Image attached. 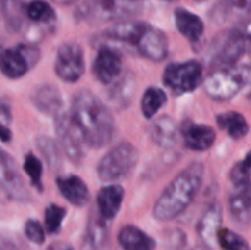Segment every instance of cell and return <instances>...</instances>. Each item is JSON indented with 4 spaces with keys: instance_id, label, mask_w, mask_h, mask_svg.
<instances>
[{
    "instance_id": "36",
    "label": "cell",
    "mask_w": 251,
    "mask_h": 250,
    "mask_svg": "<svg viewBox=\"0 0 251 250\" xmlns=\"http://www.w3.org/2000/svg\"><path fill=\"white\" fill-rule=\"evenodd\" d=\"M188 243L186 233L180 228H169L163 234V244L168 250H183Z\"/></svg>"
},
{
    "instance_id": "46",
    "label": "cell",
    "mask_w": 251,
    "mask_h": 250,
    "mask_svg": "<svg viewBox=\"0 0 251 250\" xmlns=\"http://www.w3.org/2000/svg\"><path fill=\"white\" fill-rule=\"evenodd\" d=\"M167 1H176V0H167Z\"/></svg>"
},
{
    "instance_id": "8",
    "label": "cell",
    "mask_w": 251,
    "mask_h": 250,
    "mask_svg": "<svg viewBox=\"0 0 251 250\" xmlns=\"http://www.w3.org/2000/svg\"><path fill=\"white\" fill-rule=\"evenodd\" d=\"M162 80L176 96L193 92L202 83V64L195 59L171 63L164 69Z\"/></svg>"
},
{
    "instance_id": "13",
    "label": "cell",
    "mask_w": 251,
    "mask_h": 250,
    "mask_svg": "<svg viewBox=\"0 0 251 250\" xmlns=\"http://www.w3.org/2000/svg\"><path fill=\"white\" fill-rule=\"evenodd\" d=\"M135 49L142 58L151 61H162L168 55V37L162 29L149 24Z\"/></svg>"
},
{
    "instance_id": "16",
    "label": "cell",
    "mask_w": 251,
    "mask_h": 250,
    "mask_svg": "<svg viewBox=\"0 0 251 250\" xmlns=\"http://www.w3.org/2000/svg\"><path fill=\"white\" fill-rule=\"evenodd\" d=\"M125 191L118 184L105 185L97 194V213L107 222L114 220L119 213Z\"/></svg>"
},
{
    "instance_id": "21",
    "label": "cell",
    "mask_w": 251,
    "mask_h": 250,
    "mask_svg": "<svg viewBox=\"0 0 251 250\" xmlns=\"http://www.w3.org/2000/svg\"><path fill=\"white\" fill-rule=\"evenodd\" d=\"M222 218V207L220 203H210L202 212L198 225H196V232H198L201 242L212 247L213 243L216 242V234L221 228Z\"/></svg>"
},
{
    "instance_id": "1",
    "label": "cell",
    "mask_w": 251,
    "mask_h": 250,
    "mask_svg": "<svg viewBox=\"0 0 251 250\" xmlns=\"http://www.w3.org/2000/svg\"><path fill=\"white\" fill-rule=\"evenodd\" d=\"M69 115L88 147L102 149L112 141L115 131L112 112L90 90L74 93Z\"/></svg>"
},
{
    "instance_id": "42",
    "label": "cell",
    "mask_w": 251,
    "mask_h": 250,
    "mask_svg": "<svg viewBox=\"0 0 251 250\" xmlns=\"http://www.w3.org/2000/svg\"><path fill=\"white\" fill-rule=\"evenodd\" d=\"M0 250H10L9 245H7V243L5 242V239L1 235H0Z\"/></svg>"
},
{
    "instance_id": "30",
    "label": "cell",
    "mask_w": 251,
    "mask_h": 250,
    "mask_svg": "<svg viewBox=\"0 0 251 250\" xmlns=\"http://www.w3.org/2000/svg\"><path fill=\"white\" fill-rule=\"evenodd\" d=\"M27 20L37 25L54 24L56 21V14L53 7L43 0H33L25 6Z\"/></svg>"
},
{
    "instance_id": "31",
    "label": "cell",
    "mask_w": 251,
    "mask_h": 250,
    "mask_svg": "<svg viewBox=\"0 0 251 250\" xmlns=\"http://www.w3.org/2000/svg\"><path fill=\"white\" fill-rule=\"evenodd\" d=\"M36 145L49 169L53 172L58 171L61 166V153L58 144L51 137L38 136L36 139Z\"/></svg>"
},
{
    "instance_id": "41",
    "label": "cell",
    "mask_w": 251,
    "mask_h": 250,
    "mask_svg": "<svg viewBox=\"0 0 251 250\" xmlns=\"http://www.w3.org/2000/svg\"><path fill=\"white\" fill-rule=\"evenodd\" d=\"M190 250H213V248L211 247V245L206 244V243L201 242V243H199V244H196L195 247L191 248Z\"/></svg>"
},
{
    "instance_id": "39",
    "label": "cell",
    "mask_w": 251,
    "mask_h": 250,
    "mask_svg": "<svg viewBox=\"0 0 251 250\" xmlns=\"http://www.w3.org/2000/svg\"><path fill=\"white\" fill-rule=\"evenodd\" d=\"M46 250H75V249H74L73 245H70L69 243L61 242V240H56V242H53L51 244H49Z\"/></svg>"
},
{
    "instance_id": "17",
    "label": "cell",
    "mask_w": 251,
    "mask_h": 250,
    "mask_svg": "<svg viewBox=\"0 0 251 250\" xmlns=\"http://www.w3.org/2000/svg\"><path fill=\"white\" fill-rule=\"evenodd\" d=\"M31 102L38 112L51 117H55L63 110L60 90L50 83H44L34 88L31 95Z\"/></svg>"
},
{
    "instance_id": "18",
    "label": "cell",
    "mask_w": 251,
    "mask_h": 250,
    "mask_svg": "<svg viewBox=\"0 0 251 250\" xmlns=\"http://www.w3.org/2000/svg\"><path fill=\"white\" fill-rule=\"evenodd\" d=\"M250 4L251 0H218L211 9L208 17L216 25H222L234 17L245 21L249 20Z\"/></svg>"
},
{
    "instance_id": "27",
    "label": "cell",
    "mask_w": 251,
    "mask_h": 250,
    "mask_svg": "<svg viewBox=\"0 0 251 250\" xmlns=\"http://www.w3.org/2000/svg\"><path fill=\"white\" fill-rule=\"evenodd\" d=\"M87 239L93 250H110L109 223L97 215H91L87 223Z\"/></svg>"
},
{
    "instance_id": "47",
    "label": "cell",
    "mask_w": 251,
    "mask_h": 250,
    "mask_svg": "<svg viewBox=\"0 0 251 250\" xmlns=\"http://www.w3.org/2000/svg\"><path fill=\"white\" fill-rule=\"evenodd\" d=\"M198 1H203V0H198Z\"/></svg>"
},
{
    "instance_id": "7",
    "label": "cell",
    "mask_w": 251,
    "mask_h": 250,
    "mask_svg": "<svg viewBox=\"0 0 251 250\" xmlns=\"http://www.w3.org/2000/svg\"><path fill=\"white\" fill-rule=\"evenodd\" d=\"M41 59V50L33 42L20 43L14 48L0 50V71L6 77L16 80L26 75Z\"/></svg>"
},
{
    "instance_id": "43",
    "label": "cell",
    "mask_w": 251,
    "mask_h": 250,
    "mask_svg": "<svg viewBox=\"0 0 251 250\" xmlns=\"http://www.w3.org/2000/svg\"><path fill=\"white\" fill-rule=\"evenodd\" d=\"M53 1L59 5H70L73 4V2H75L76 0H53Z\"/></svg>"
},
{
    "instance_id": "19",
    "label": "cell",
    "mask_w": 251,
    "mask_h": 250,
    "mask_svg": "<svg viewBox=\"0 0 251 250\" xmlns=\"http://www.w3.org/2000/svg\"><path fill=\"white\" fill-rule=\"evenodd\" d=\"M150 137L159 147L172 149L178 144L180 137L179 125L169 115H162L153 120L150 126Z\"/></svg>"
},
{
    "instance_id": "9",
    "label": "cell",
    "mask_w": 251,
    "mask_h": 250,
    "mask_svg": "<svg viewBox=\"0 0 251 250\" xmlns=\"http://www.w3.org/2000/svg\"><path fill=\"white\" fill-rule=\"evenodd\" d=\"M54 71L60 80L75 83L85 73V55L81 46L76 42H65L56 51Z\"/></svg>"
},
{
    "instance_id": "14",
    "label": "cell",
    "mask_w": 251,
    "mask_h": 250,
    "mask_svg": "<svg viewBox=\"0 0 251 250\" xmlns=\"http://www.w3.org/2000/svg\"><path fill=\"white\" fill-rule=\"evenodd\" d=\"M184 145L196 152L207 151L216 141V131L206 124H198L191 120H184L179 126Z\"/></svg>"
},
{
    "instance_id": "4",
    "label": "cell",
    "mask_w": 251,
    "mask_h": 250,
    "mask_svg": "<svg viewBox=\"0 0 251 250\" xmlns=\"http://www.w3.org/2000/svg\"><path fill=\"white\" fill-rule=\"evenodd\" d=\"M250 66L229 65L215 68L202 80L206 95L217 102H226L234 98L250 81Z\"/></svg>"
},
{
    "instance_id": "38",
    "label": "cell",
    "mask_w": 251,
    "mask_h": 250,
    "mask_svg": "<svg viewBox=\"0 0 251 250\" xmlns=\"http://www.w3.org/2000/svg\"><path fill=\"white\" fill-rule=\"evenodd\" d=\"M12 123L11 107L5 100H0V126L10 127Z\"/></svg>"
},
{
    "instance_id": "5",
    "label": "cell",
    "mask_w": 251,
    "mask_h": 250,
    "mask_svg": "<svg viewBox=\"0 0 251 250\" xmlns=\"http://www.w3.org/2000/svg\"><path fill=\"white\" fill-rule=\"evenodd\" d=\"M140 0H85L76 10V19L90 22L123 20L140 14Z\"/></svg>"
},
{
    "instance_id": "24",
    "label": "cell",
    "mask_w": 251,
    "mask_h": 250,
    "mask_svg": "<svg viewBox=\"0 0 251 250\" xmlns=\"http://www.w3.org/2000/svg\"><path fill=\"white\" fill-rule=\"evenodd\" d=\"M174 20L178 31L186 39H189L191 43H198L200 41L205 31V25L200 16L184 7H176L174 11Z\"/></svg>"
},
{
    "instance_id": "22",
    "label": "cell",
    "mask_w": 251,
    "mask_h": 250,
    "mask_svg": "<svg viewBox=\"0 0 251 250\" xmlns=\"http://www.w3.org/2000/svg\"><path fill=\"white\" fill-rule=\"evenodd\" d=\"M228 210L235 225L243 228L249 227L251 213L250 185L237 188V190L230 194L228 199Z\"/></svg>"
},
{
    "instance_id": "37",
    "label": "cell",
    "mask_w": 251,
    "mask_h": 250,
    "mask_svg": "<svg viewBox=\"0 0 251 250\" xmlns=\"http://www.w3.org/2000/svg\"><path fill=\"white\" fill-rule=\"evenodd\" d=\"M24 232L27 239L33 244L42 245L46 240V230H44L43 225L33 218H29L25 222Z\"/></svg>"
},
{
    "instance_id": "11",
    "label": "cell",
    "mask_w": 251,
    "mask_h": 250,
    "mask_svg": "<svg viewBox=\"0 0 251 250\" xmlns=\"http://www.w3.org/2000/svg\"><path fill=\"white\" fill-rule=\"evenodd\" d=\"M0 186L7 200L19 202H28L31 200V194L26 188L14 158L5 151L0 156Z\"/></svg>"
},
{
    "instance_id": "29",
    "label": "cell",
    "mask_w": 251,
    "mask_h": 250,
    "mask_svg": "<svg viewBox=\"0 0 251 250\" xmlns=\"http://www.w3.org/2000/svg\"><path fill=\"white\" fill-rule=\"evenodd\" d=\"M167 100H168L167 93L162 88L151 86L145 91L141 98L140 108H141L142 115L146 119H152L166 105Z\"/></svg>"
},
{
    "instance_id": "33",
    "label": "cell",
    "mask_w": 251,
    "mask_h": 250,
    "mask_svg": "<svg viewBox=\"0 0 251 250\" xmlns=\"http://www.w3.org/2000/svg\"><path fill=\"white\" fill-rule=\"evenodd\" d=\"M24 171L28 175L31 184L42 193L43 191V183H42V174H43V166L42 162L39 161L38 157L34 156L33 153H27L25 154L24 158Z\"/></svg>"
},
{
    "instance_id": "6",
    "label": "cell",
    "mask_w": 251,
    "mask_h": 250,
    "mask_svg": "<svg viewBox=\"0 0 251 250\" xmlns=\"http://www.w3.org/2000/svg\"><path fill=\"white\" fill-rule=\"evenodd\" d=\"M139 162V151L130 142H120L110 149L97 166L102 181H117L126 178Z\"/></svg>"
},
{
    "instance_id": "23",
    "label": "cell",
    "mask_w": 251,
    "mask_h": 250,
    "mask_svg": "<svg viewBox=\"0 0 251 250\" xmlns=\"http://www.w3.org/2000/svg\"><path fill=\"white\" fill-rule=\"evenodd\" d=\"M118 244L123 250H156L157 242L146 232L132 225H126L118 233Z\"/></svg>"
},
{
    "instance_id": "25",
    "label": "cell",
    "mask_w": 251,
    "mask_h": 250,
    "mask_svg": "<svg viewBox=\"0 0 251 250\" xmlns=\"http://www.w3.org/2000/svg\"><path fill=\"white\" fill-rule=\"evenodd\" d=\"M26 2L24 0H0L2 19L10 32H21L26 27Z\"/></svg>"
},
{
    "instance_id": "2",
    "label": "cell",
    "mask_w": 251,
    "mask_h": 250,
    "mask_svg": "<svg viewBox=\"0 0 251 250\" xmlns=\"http://www.w3.org/2000/svg\"><path fill=\"white\" fill-rule=\"evenodd\" d=\"M203 181V163L196 161L184 168L163 193L153 206V217L161 222L172 221L180 216L195 200Z\"/></svg>"
},
{
    "instance_id": "10",
    "label": "cell",
    "mask_w": 251,
    "mask_h": 250,
    "mask_svg": "<svg viewBox=\"0 0 251 250\" xmlns=\"http://www.w3.org/2000/svg\"><path fill=\"white\" fill-rule=\"evenodd\" d=\"M54 129H55L59 145L65 153L66 158L71 163L80 164L85 157L82 147L83 140L77 127L71 120L69 113L61 110L59 114L54 117Z\"/></svg>"
},
{
    "instance_id": "34",
    "label": "cell",
    "mask_w": 251,
    "mask_h": 250,
    "mask_svg": "<svg viewBox=\"0 0 251 250\" xmlns=\"http://www.w3.org/2000/svg\"><path fill=\"white\" fill-rule=\"evenodd\" d=\"M66 216V210L61 206L50 203L44 210V228L49 234H56L63 225V221Z\"/></svg>"
},
{
    "instance_id": "28",
    "label": "cell",
    "mask_w": 251,
    "mask_h": 250,
    "mask_svg": "<svg viewBox=\"0 0 251 250\" xmlns=\"http://www.w3.org/2000/svg\"><path fill=\"white\" fill-rule=\"evenodd\" d=\"M218 127L226 130L229 137L234 140H242L249 132V123L242 113L226 112L216 117Z\"/></svg>"
},
{
    "instance_id": "3",
    "label": "cell",
    "mask_w": 251,
    "mask_h": 250,
    "mask_svg": "<svg viewBox=\"0 0 251 250\" xmlns=\"http://www.w3.org/2000/svg\"><path fill=\"white\" fill-rule=\"evenodd\" d=\"M249 47V20L216 34L208 44L206 60L211 68L235 65Z\"/></svg>"
},
{
    "instance_id": "35",
    "label": "cell",
    "mask_w": 251,
    "mask_h": 250,
    "mask_svg": "<svg viewBox=\"0 0 251 250\" xmlns=\"http://www.w3.org/2000/svg\"><path fill=\"white\" fill-rule=\"evenodd\" d=\"M229 178L235 185V188L250 185V153H248L244 159L238 162L230 169Z\"/></svg>"
},
{
    "instance_id": "15",
    "label": "cell",
    "mask_w": 251,
    "mask_h": 250,
    "mask_svg": "<svg viewBox=\"0 0 251 250\" xmlns=\"http://www.w3.org/2000/svg\"><path fill=\"white\" fill-rule=\"evenodd\" d=\"M149 24L135 20H122L102 32V38L136 48Z\"/></svg>"
},
{
    "instance_id": "12",
    "label": "cell",
    "mask_w": 251,
    "mask_h": 250,
    "mask_svg": "<svg viewBox=\"0 0 251 250\" xmlns=\"http://www.w3.org/2000/svg\"><path fill=\"white\" fill-rule=\"evenodd\" d=\"M92 73L100 83L112 85L123 73L122 53L114 47L100 46L93 59Z\"/></svg>"
},
{
    "instance_id": "20",
    "label": "cell",
    "mask_w": 251,
    "mask_h": 250,
    "mask_svg": "<svg viewBox=\"0 0 251 250\" xmlns=\"http://www.w3.org/2000/svg\"><path fill=\"white\" fill-rule=\"evenodd\" d=\"M56 185L61 196L76 207H83L90 201L88 186L80 176L74 174L68 176H58Z\"/></svg>"
},
{
    "instance_id": "45",
    "label": "cell",
    "mask_w": 251,
    "mask_h": 250,
    "mask_svg": "<svg viewBox=\"0 0 251 250\" xmlns=\"http://www.w3.org/2000/svg\"><path fill=\"white\" fill-rule=\"evenodd\" d=\"M2 152H4V151H2V150L0 149V156H1V153H2Z\"/></svg>"
},
{
    "instance_id": "26",
    "label": "cell",
    "mask_w": 251,
    "mask_h": 250,
    "mask_svg": "<svg viewBox=\"0 0 251 250\" xmlns=\"http://www.w3.org/2000/svg\"><path fill=\"white\" fill-rule=\"evenodd\" d=\"M135 88H136L135 76L131 73H127L119 80L114 81V85L108 92V100L115 108L119 109L129 107L134 98Z\"/></svg>"
},
{
    "instance_id": "44",
    "label": "cell",
    "mask_w": 251,
    "mask_h": 250,
    "mask_svg": "<svg viewBox=\"0 0 251 250\" xmlns=\"http://www.w3.org/2000/svg\"><path fill=\"white\" fill-rule=\"evenodd\" d=\"M6 200H7L6 195H5L4 190H2L1 186H0V202H4V201H6Z\"/></svg>"
},
{
    "instance_id": "32",
    "label": "cell",
    "mask_w": 251,
    "mask_h": 250,
    "mask_svg": "<svg viewBox=\"0 0 251 250\" xmlns=\"http://www.w3.org/2000/svg\"><path fill=\"white\" fill-rule=\"evenodd\" d=\"M216 242L222 250H250L248 240L229 228H220L216 234Z\"/></svg>"
},
{
    "instance_id": "40",
    "label": "cell",
    "mask_w": 251,
    "mask_h": 250,
    "mask_svg": "<svg viewBox=\"0 0 251 250\" xmlns=\"http://www.w3.org/2000/svg\"><path fill=\"white\" fill-rule=\"evenodd\" d=\"M12 139V132L10 130V127L0 126V141L1 142H10Z\"/></svg>"
}]
</instances>
